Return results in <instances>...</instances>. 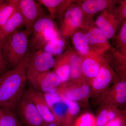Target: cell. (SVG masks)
I'll return each instance as SVG.
<instances>
[{
  "label": "cell",
  "mask_w": 126,
  "mask_h": 126,
  "mask_svg": "<svg viewBox=\"0 0 126 126\" xmlns=\"http://www.w3.org/2000/svg\"><path fill=\"white\" fill-rule=\"evenodd\" d=\"M28 53L24 59L13 69L1 77L0 82V107L15 110L24 92L26 76Z\"/></svg>",
  "instance_id": "obj_1"
},
{
  "label": "cell",
  "mask_w": 126,
  "mask_h": 126,
  "mask_svg": "<svg viewBox=\"0 0 126 126\" xmlns=\"http://www.w3.org/2000/svg\"><path fill=\"white\" fill-rule=\"evenodd\" d=\"M31 31H16L5 38L2 54L6 63L15 67L24 59L28 52Z\"/></svg>",
  "instance_id": "obj_2"
},
{
  "label": "cell",
  "mask_w": 126,
  "mask_h": 126,
  "mask_svg": "<svg viewBox=\"0 0 126 126\" xmlns=\"http://www.w3.org/2000/svg\"><path fill=\"white\" fill-rule=\"evenodd\" d=\"M84 16L79 4L74 2L59 19V30L60 35L64 37H70L79 30L86 27Z\"/></svg>",
  "instance_id": "obj_3"
},
{
  "label": "cell",
  "mask_w": 126,
  "mask_h": 126,
  "mask_svg": "<svg viewBox=\"0 0 126 126\" xmlns=\"http://www.w3.org/2000/svg\"><path fill=\"white\" fill-rule=\"evenodd\" d=\"M55 63V58L53 56L43 49L36 50L31 55L28 53L26 76L30 83L40 75L49 71Z\"/></svg>",
  "instance_id": "obj_4"
},
{
  "label": "cell",
  "mask_w": 126,
  "mask_h": 126,
  "mask_svg": "<svg viewBox=\"0 0 126 126\" xmlns=\"http://www.w3.org/2000/svg\"><path fill=\"white\" fill-rule=\"evenodd\" d=\"M15 110L21 121L27 126H45L46 123L32 101L24 91L16 104Z\"/></svg>",
  "instance_id": "obj_5"
},
{
  "label": "cell",
  "mask_w": 126,
  "mask_h": 126,
  "mask_svg": "<svg viewBox=\"0 0 126 126\" xmlns=\"http://www.w3.org/2000/svg\"><path fill=\"white\" fill-rule=\"evenodd\" d=\"M121 24L117 8L115 6L101 12L95 21L97 27L102 31L108 39L115 37Z\"/></svg>",
  "instance_id": "obj_6"
},
{
  "label": "cell",
  "mask_w": 126,
  "mask_h": 126,
  "mask_svg": "<svg viewBox=\"0 0 126 126\" xmlns=\"http://www.w3.org/2000/svg\"><path fill=\"white\" fill-rule=\"evenodd\" d=\"M9 1L20 12L24 19V25L28 31H31L33 24L39 17L46 14L40 4L33 0Z\"/></svg>",
  "instance_id": "obj_7"
},
{
  "label": "cell",
  "mask_w": 126,
  "mask_h": 126,
  "mask_svg": "<svg viewBox=\"0 0 126 126\" xmlns=\"http://www.w3.org/2000/svg\"><path fill=\"white\" fill-rule=\"evenodd\" d=\"M61 83L56 73L49 71L40 75L30 83L34 89L45 94L57 93Z\"/></svg>",
  "instance_id": "obj_8"
},
{
  "label": "cell",
  "mask_w": 126,
  "mask_h": 126,
  "mask_svg": "<svg viewBox=\"0 0 126 126\" xmlns=\"http://www.w3.org/2000/svg\"><path fill=\"white\" fill-rule=\"evenodd\" d=\"M24 93L34 104L46 123H51L55 121L54 116L46 102L44 94L33 88H29L24 91Z\"/></svg>",
  "instance_id": "obj_9"
},
{
  "label": "cell",
  "mask_w": 126,
  "mask_h": 126,
  "mask_svg": "<svg viewBox=\"0 0 126 126\" xmlns=\"http://www.w3.org/2000/svg\"><path fill=\"white\" fill-rule=\"evenodd\" d=\"M104 53L92 50L89 54L83 58L82 72L86 78L93 80L97 76L100 70Z\"/></svg>",
  "instance_id": "obj_10"
},
{
  "label": "cell",
  "mask_w": 126,
  "mask_h": 126,
  "mask_svg": "<svg viewBox=\"0 0 126 126\" xmlns=\"http://www.w3.org/2000/svg\"><path fill=\"white\" fill-rule=\"evenodd\" d=\"M85 35L88 44L93 46L92 50L97 52H104L110 47L108 39L102 31L97 27H93Z\"/></svg>",
  "instance_id": "obj_11"
},
{
  "label": "cell",
  "mask_w": 126,
  "mask_h": 126,
  "mask_svg": "<svg viewBox=\"0 0 126 126\" xmlns=\"http://www.w3.org/2000/svg\"><path fill=\"white\" fill-rule=\"evenodd\" d=\"M119 1L109 0H86L79 3L84 15L93 16L110 7L115 6Z\"/></svg>",
  "instance_id": "obj_12"
},
{
  "label": "cell",
  "mask_w": 126,
  "mask_h": 126,
  "mask_svg": "<svg viewBox=\"0 0 126 126\" xmlns=\"http://www.w3.org/2000/svg\"><path fill=\"white\" fill-rule=\"evenodd\" d=\"M113 77V72L108 63L103 58L98 73L92 81L93 88L96 91L104 89L110 84Z\"/></svg>",
  "instance_id": "obj_13"
},
{
  "label": "cell",
  "mask_w": 126,
  "mask_h": 126,
  "mask_svg": "<svg viewBox=\"0 0 126 126\" xmlns=\"http://www.w3.org/2000/svg\"><path fill=\"white\" fill-rule=\"evenodd\" d=\"M40 4L47 8L49 15L54 19H60L65 11L74 2V1L65 0H38Z\"/></svg>",
  "instance_id": "obj_14"
},
{
  "label": "cell",
  "mask_w": 126,
  "mask_h": 126,
  "mask_svg": "<svg viewBox=\"0 0 126 126\" xmlns=\"http://www.w3.org/2000/svg\"><path fill=\"white\" fill-rule=\"evenodd\" d=\"M70 50L57 56L53 67L55 73L60 79L61 83L68 81L70 78Z\"/></svg>",
  "instance_id": "obj_15"
},
{
  "label": "cell",
  "mask_w": 126,
  "mask_h": 126,
  "mask_svg": "<svg viewBox=\"0 0 126 126\" xmlns=\"http://www.w3.org/2000/svg\"><path fill=\"white\" fill-rule=\"evenodd\" d=\"M23 25H24V23L22 15L19 11L15 8L1 30L6 37Z\"/></svg>",
  "instance_id": "obj_16"
},
{
  "label": "cell",
  "mask_w": 126,
  "mask_h": 126,
  "mask_svg": "<svg viewBox=\"0 0 126 126\" xmlns=\"http://www.w3.org/2000/svg\"><path fill=\"white\" fill-rule=\"evenodd\" d=\"M72 41L77 53L82 58L87 56L92 51L90 45L86 40L85 35L79 31L72 35Z\"/></svg>",
  "instance_id": "obj_17"
},
{
  "label": "cell",
  "mask_w": 126,
  "mask_h": 126,
  "mask_svg": "<svg viewBox=\"0 0 126 126\" xmlns=\"http://www.w3.org/2000/svg\"><path fill=\"white\" fill-rule=\"evenodd\" d=\"M70 50V78L72 79L77 80L82 76V64L83 58L77 52Z\"/></svg>",
  "instance_id": "obj_18"
},
{
  "label": "cell",
  "mask_w": 126,
  "mask_h": 126,
  "mask_svg": "<svg viewBox=\"0 0 126 126\" xmlns=\"http://www.w3.org/2000/svg\"><path fill=\"white\" fill-rule=\"evenodd\" d=\"M0 126H24L12 110L0 107Z\"/></svg>",
  "instance_id": "obj_19"
},
{
  "label": "cell",
  "mask_w": 126,
  "mask_h": 126,
  "mask_svg": "<svg viewBox=\"0 0 126 126\" xmlns=\"http://www.w3.org/2000/svg\"><path fill=\"white\" fill-rule=\"evenodd\" d=\"M65 46V41L60 36L48 42L42 49L53 56H58L63 53Z\"/></svg>",
  "instance_id": "obj_20"
},
{
  "label": "cell",
  "mask_w": 126,
  "mask_h": 126,
  "mask_svg": "<svg viewBox=\"0 0 126 126\" xmlns=\"http://www.w3.org/2000/svg\"><path fill=\"white\" fill-rule=\"evenodd\" d=\"M90 92V87L84 84L68 90L66 93V97L74 101H79L88 96Z\"/></svg>",
  "instance_id": "obj_21"
},
{
  "label": "cell",
  "mask_w": 126,
  "mask_h": 126,
  "mask_svg": "<svg viewBox=\"0 0 126 126\" xmlns=\"http://www.w3.org/2000/svg\"><path fill=\"white\" fill-rule=\"evenodd\" d=\"M15 7L9 0H0V29L1 30Z\"/></svg>",
  "instance_id": "obj_22"
},
{
  "label": "cell",
  "mask_w": 126,
  "mask_h": 126,
  "mask_svg": "<svg viewBox=\"0 0 126 126\" xmlns=\"http://www.w3.org/2000/svg\"><path fill=\"white\" fill-rule=\"evenodd\" d=\"M121 28L116 37V50L123 55H126V21L121 24Z\"/></svg>",
  "instance_id": "obj_23"
},
{
  "label": "cell",
  "mask_w": 126,
  "mask_h": 126,
  "mask_svg": "<svg viewBox=\"0 0 126 126\" xmlns=\"http://www.w3.org/2000/svg\"><path fill=\"white\" fill-rule=\"evenodd\" d=\"M50 109L54 116L55 121L56 119H63L68 112L67 105L62 99L53 104Z\"/></svg>",
  "instance_id": "obj_24"
},
{
  "label": "cell",
  "mask_w": 126,
  "mask_h": 126,
  "mask_svg": "<svg viewBox=\"0 0 126 126\" xmlns=\"http://www.w3.org/2000/svg\"><path fill=\"white\" fill-rule=\"evenodd\" d=\"M116 113L114 111L104 109L100 112L96 120V126H104L115 119Z\"/></svg>",
  "instance_id": "obj_25"
},
{
  "label": "cell",
  "mask_w": 126,
  "mask_h": 126,
  "mask_svg": "<svg viewBox=\"0 0 126 126\" xmlns=\"http://www.w3.org/2000/svg\"><path fill=\"white\" fill-rule=\"evenodd\" d=\"M115 98L116 101L120 104L126 101V82L122 81L117 84L115 88Z\"/></svg>",
  "instance_id": "obj_26"
},
{
  "label": "cell",
  "mask_w": 126,
  "mask_h": 126,
  "mask_svg": "<svg viewBox=\"0 0 126 126\" xmlns=\"http://www.w3.org/2000/svg\"><path fill=\"white\" fill-rule=\"evenodd\" d=\"M75 126H96V121L92 115L85 113L78 119Z\"/></svg>",
  "instance_id": "obj_27"
},
{
  "label": "cell",
  "mask_w": 126,
  "mask_h": 126,
  "mask_svg": "<svg viewBox=\"0 0 126 126\" xmlns=\"http://www.w3.org/2000/svg\"><path fill=\"white\" fill-rule=\"evenodd\" d=\"M61 99L67 105L68 109V112L70 115L74 116L78 114L80 108L78 104L74 101L70 100L63 96Z\"/></svg>",
  "instance_id": "obj_28"
},
{
  "label": "cell",
  "mask_w": 126,
  "mask_h": 126,
  "mask_svg": "<svg viewBox=\"0 0 126 126\" xmlns=\"http://www.w3.org/2000/svg\"><path fill=\"white\" fill-rule=\"evenodd\" d=\"M45 95L46 102L50 108L53 104L62 99L60 94L57 93L46 94Z\"/></svg>",
  "instance_id": "obj_29"
},
{
  "label": "cell",
  "mask_w": 126,
  "mask_h": 126,
  "mask_svg": "<svg viewBox=\"0 0 126 126\" xmlns=\"http://www.w3.org/2000/svg\"><path fill=\"white\" fill-rule=\"evenodd\" d=\"M119 6L117 7L118 13L119 16L120 22L122 23L126 20V1H119Z\"/></svg>",
  "instance_id": "obj_30"
},
{
  "label": "cell",
  "mask_w": 126,
  "mask_h": 126,
  "mask_svg": "<svg viewBox=\"0 0 126 126\" xmlns=\"http://www.w3.org/2000/svg\"><path fill=\"white\" fill-rule=\"evenodd\" d=\"M2 49V46L0 45V70L3 72L6 69L7 63L4 59Z\"/></svg>",
  "instance_id": "obj_31"
},
{
  "label": "cell",
  "mask_w": 126,
  "mask_h": 126,
  "mask_svg": "<svg viewBox=\"0 0 126 126\" xmlns=\"http://www.w3.org/2000/svg\"><path fill=\"white\" fill-rule=\"evenodd\" d=\"M122 122L119 118H115L110 121L105 126H121Z\"/></svg>",
  "instance_id": "obj_32"
},
{
  "label": "cell",
  "mask_w": 126,
  "mask_h": 126,
  "mask_svg": "<svg viewBox=\"0 0 126 126\" xmlns=\"http://www.w3.org/2000/svg\"><path fill=\"white\" fill-rule=\"evenodd\" d=\"M5 37L4 36L1 30L0 29V45L3 46Z\"/></svg>",
  "instance_id": "obj_33"
},
{
  "label": "cell",
  "mask_w": 126,
  "mask_h": 126,
  "mask_svg": "<svg viewBox=\"0 0 126 126\" xmlns=\"http://www.w3.org/2000/svg\"><path fill=\"white\" fill-rule=\"evenodd\" d=\"M45 126H58L57 124L54 123H46Z\"/></svg>",
  "instance_id": "obj_34"
},
{
  "label": "cell",
  "mask_w": 126,
  "mask_h": 126,
  "mask_svg": "<svg viewBox=\"0 0 126 126\" xmlns=\"http://www.w3.org/2000/svg\"><path fill=\"white\" fill-rule=\"evenodd\" d=\"M2 71H1V70H0V74L1 73H2Z\"/></svg>",
  "instance_id": "obj_35"
},
{
  "label": "cell",
  "mask_w": 126,
  "mask_h": 126,
  "mask_svg": "<svg viewBox=\"0 0 126 126\" xmlns=\"http://www.w3.org/2000/svg\"><path fill=\"white\" fill-rule=\"evenodd\" d=\"M1 81V77L0 76V82Z\"/></svg>",
  "instance_id": "obj_36"
}]
</instances>
